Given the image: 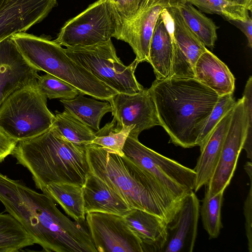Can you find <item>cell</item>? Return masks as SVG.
<instances>
[{"label":"cell","instance_id":"cell-35","mask_svg":"<svg viewBox=\"0 0 252 252\" xmlns=\"http://www.w3.org/2000/svg\"><path fill=\"white\" fill-rule=\"evenodd\" d=\"M17 142L0 130V163L11 154Z\"/></svg>","mask_w":252,"mask_h":252},{"label":"cell","instance_id":"cell-19","mask_svg":"<svg viewBox=\"0 0 252 252\" xmlns=\"http://www.w3.org/2000/svg\"><path fill=\"white\" fill-rule=\"evenodd\" d=\"M232 109L222 117L200 147V154L193 169L196 174L194 192L206 186L214 173L230 124Z\"/></svg>","mask_w":252,"mask_h":252},{"label":"cell","instance_id":"cell-11","mask_svg":"<svg viewBox=\"0 0 252 252\" xmlns=\"http://www.w3.org/2000/svg\"><path fill=\"white\" fill-rule=\"evenodd\" d=\"M86 215L88 229L97 252H142L140 239L124 217L98 212Z\"/></svg>","mask_w":252,"mask_h":252},{"label":"cell","instance_id":"cell-22","mask_svg":"<svg viewBox=\"0 0 252 252\" xmlns=\"http://www.w3.org/2000/svg\"><path fill=\"white\" fill-rule=\"evenodd\" d=\"M194 78L219 96L234 92V75L226 65L208 49L195 63Z\"/></svg>","mask_w":252,"mask_h":252},{"label":"cell","instance_id":"cell-24","mask_svg":"<svg viewBox=\"0 0 252 252\" xmlns=\"http://www.w3.org/2000/svg\"><path fill=\"white\" fill-rule=\"evenodd\" d=\"M64 108L69 110L94 130L97 131L103 116L111 112L110 103L88 98L80 94L70 99H61Z\"/></svg>","mask_w":252,"mask_h":252},{"label":"cell","instance_id":"cell-3","mask_svg":"<svg viewBox=\"0 0 252 252\" xmlns=\"http://www.w3.org/2000/svg\"><path fill=\"white\" fill-rule=\"evenodd\" d=\"M85 148L91 172L119 194L131 209L153 214L167 223L171 220L182 201L176 200L148 172L125 155L108 152L93 143Z\"/></svg>","mask_w":252,"mask_h":252},{"label":"cell","instance_id":"cell-15","mask_svg":"<svg viewBox=\"0 0 252 252\" xmlns=\"http://www.w3.org/2000/svg\"><path fill=\"white\" fill-rule=\"evenodd\" d=\"M200 204L193 191L183 199L179 209L167 223V239L162 252H191L195 243Z\"/></svg>","mask_w":252,"mask_h":252},{"label":"cell","instance_id":"cell-33","mask_svg":"<svg viewBox=\"0 0 252 252\" xmlns=\"http://www.w3.org/2000/svg\"><path fill=\"white\" fill-rule=\"evenodd\" d=\"M109 0L119 14L123 26L129 22L134 17L142 1V0Z\"/></svg>","mask_w":252,"mask_h":252},{"label":"cell","instance_id":"cell-6","mask_svg":"<svg viewBox=\"0 0 252 252\" xmlns=\"http://www.w3.org/2000/svg\"><path fill=\"white\" fill-rule=\"evenodd\" d=\"M47 99L37 81L12 93L0 106V130L17 142L47 131L55 118Z\"/></svg>","mask_w":252,"mask_h":252},{"label":"cell","instance_id":"cell-39","mask_svg":"<svg viewBox=\"0 0 252 252\" xmlns=\"http://www.w3.org/2000/svg\"><path fill=\"white\" fill-rule=\"evenodd\" d=\"M244 169L249 177H252V164L251 161H247L244 165Z\"/></svg>","mask_w":252,"mask_h":252},{"label":"cell","instance_id":"cell-17","mask_svg":"<svg viewBox=\"0 0 252 252\" xmlns=\"http://www.w3.org/2000/svg\"><path fill=\"white\" fill-rule=\"evenodd\" d=\"M167 6L159 0H142L134 17L123 26L120 40L127 43L139 63L148 62L151 38L157 21Z\"/></svg>","mask_w":252,"mask_h":252},{"label":"cell","instance_id":"cell-18","mask_svg":"<svg viewBox=\"0 0 252 252\" xmlns=\"http://www.w3.org/2000/svg\"><path fill=\"white\" fill-rule=\"evenodd\" d=\"M173 22L168 9L160 13L151 38L148 63L153 67L156 79L170 77L173 56Z\"/></svg>","mask_w":252,"mask_h":252},{"label":"cell","instance_id":"cell-5","mask_svg":"<svg viewBox=\"0 0 252 252\" xmlns=\"http://www.w3.org/2000/svg\"><path fill=\"white\" fill-rule=\"evenodd\" d=\"M10 38L33 67L63 80L82 94L107 101L118 94L74 61L54 41L26 32L13 34Z\"/></svg>","mask_w":252,"mask_h":252},{"label":"cell","instance_id":"cell-26","mask_svg":"<svg viewBox=\"0 0 252 252\" xmlns=\"http://www.w3.org/2000/svg\"><path fill=\"white\" fill-rule=\"evenodd\" d=\"M52 125L61 134L75 144L86 146L95 138L94 130L75 115L64 108L62 112L55 111Z\"/></svg>","mask_w":252,"mask_h":252},{"label":"cell","instance_id":"cell-37","mask_svg":"<svg viewBox=\"0 0 252 252\" xmlns=\"http://www.w3.org/2000/svg\"><path fill=\"white\" fill-rule=\"evenodd\" d=\"M229 2H233L242 5L246 8L249 11L252 12V0H226Z\"/></svg>","mask_w":252,"mask_h":252},{"label":"cell","instance_id":"cell-29","mask_svg":"<svg viewBox=\"0 0 252 252\" xmlns=\"http://www.w3.org/2000/svg\"><path fill=\"white\" fill-rule=\"evenodd\" d=\"M223 192H220L212 197L205 193L200 207L203 226L210 239L218 238L222 228L221 210Z\"/></svg>","mask_w":252,"mask_h":252},{"label":"cell","instance_id":"cell-16","mask_svg":"<svg viewBox=\"0 0 252 252\" xmlns=\"http://www.w3.org/2000/svg\"><path fill=\"white\" fill-rule=\"evenodd\" d=\"M37 72L23 57L10 36L0 42V106L12 93L36 81Z\"/></svg>","mask_w":252,"mask_h":252},{"label":"cell","instance_id":"cell-13","mask_svg":"<svg viewBox=\"0 0 252 252\" xmlns=\"http://www.w3.org/2000/svg\"><path fill=\"white\" fill-rule=\"evenodd\" d=\"M57 0H0V42L42 21Z\"/></svg>","mask_w":252,"mask_h":252},{"label":"cell","instance_id":"cell-14","mask_svg":"<svg viewBox=\"0 0 252 252\" xmlns=\"http://www.w3.org/2000/svg\"><path fill=\"white\" fill-rule=\"evenodd\" d=\"M167 9L173 22V56L170 77L194 78L195 63L207 49L188 26L176 7Z\"/></svg>","mask_w":252,"mask_h":252},{"label":"cell","instance_id":"cell-36","mask_svg":"<svg viewBox=\"0 0 252 252\" xmlns=\"http://www.w3.org/2000/svg\"><path fill=\"white\" fill-rule=\"evenodd\" d=\"M228 21L239 28L246 35L248 39V46L252 47V20L250 16L245 21L228 20Z\"/></svg>","mask_w":252,"mask_h":252},{"label":"cell","instance_id":"cell-38","mask_svg":"<svg viewBox=\"0 0 252 252\" xmlns=\"http://www.w3.org/2000/svg\"><path fill=\"white\" fill-rule=\"evenodd\" d=\"M166 3L168 7H175L179 3L184 2V0H160Z\"/></svg>","mask_w":252,"mask_h":252},{"label":"cell","instance_id":"cell-31","mask_svg":"<svg viewBox=\"0 0 252 252\" xmlns=\"http://www.w3.org/2000/svg\"><path fill=\"white\" fill-rule=\"evenodd\" d=\"M37 84L42 94L49 99H70L81 94L75 87L48 73L39 76Z\"/></svg>","mask_w":252,"mask_h":252},{"label":"cell","instance_id":"cell-30","mask_svg":"<svg viewBox=\"0 0 252 252\" xmlns=\"http://www.w3.org/2000/svg\"><path fill=\"white\" fill-rule=\"evenodd\" d=\"M209 14H217L228 20L245 21L250 16L244 6L226 0H184Z\"/></svg>","mask_w":252,"mask_h":252},{"label":"cell","instance_id":"cell-34","mask_svg":"<svg viewBox=\"0 0 252 252\" xmlns=\"http://www.w3.org/2000/svg\"><path fill=\"white\" fill-rule=\"evenodd\" d=\"M250 189L244 204V215L245 220L246 235L248 241V248L252 252V177H250Z\"/></svg>","mask_w":252,"mask_h":252},{"label":"cell","instance_id":"cell-25","mask_svg":"<svg viewBox=\"0 0 252 252\" xmlns=\"http://www.w3.org/2000/svg\"><path fill=\"white\" fill-rule=\"evenodd\" d=\"M175 7L203 45L213 48L217 39L218 27L212 20L190 3L182 2Z\"/></svg>","mask_w":252,"mask_h":252},{"label":"cell","instance_id":"cell-12","mask_svg":"<svg viewBox=\"0 0 252 252\" xmlns=\"http://www.w3.org/2000/svg\"><path fill=\"white\" fill-rule=\"evenodd\" d=\"M118 126L130 127L128 136L138 139L140 133L160 126L156 106L149 89L134 94L118 93L107 100Z\"/></svg>","mask_w":252,"mask_h":252},{"label":"cell","instance_id":"cell-2","mask_svg":"<svg viewBox=\"0 0 252 252\" xmlns=\"http://www.w3.org/2000/svg\"><path fill=\"white\" fill-rule=\"evenodd\" d=\"M149 89L169 142L184 148L196 146L220 96L191 78L156 79Z\"/></svg>","mask_w":252,"mask_h":252},{"label":"cell","instance_id":"cell-27","mask_svg":"<svg viewBox=\"0 0 252 252\" xmlns=\"http://www.w3.org/2000/svg\"><path fill=\"white\" fill-rule=\"evenodd\" d=\"M34 244L21 223L10 214L0 213V252H16Z\"/></svg>","mask_w":252,"mask_h":252},{"label":"cell","instance_id":"cell-20","mask_svg":"<svg viewBox=\"0 0 252 252\" xmlns=\"http://www.w3.org/2000/svg\"><path fill=\"white\" fill-rule=\"evenodd\" d=\"M132 232L141 240L142 252H162L167 239V222L140 209H131L124 217Z\"/></svg>","mask_w":252,"mask_h":252},{"label":"cell","instance_id":"cell-23","mask_svg":"<svg viewBox=\"0 0 252 252\" xmlns=\"http://www.w3.org/2000/svg\"><path fill=\"white\" fill-rule=\"evenodd\" d=\"M58 203L66 214L78 222H84V210L82 187L64 183H52L43 192Z\"/></svg>","mask_w":252,"mask_h":252},{"label":"cell","instance_id":"cell-9","mask_svg":"<svg viewBox=\"0 0 252 252\" xmlns=\"http://www.w3.org/2000/svg\"><path fill=\"white\" fill-rule=\"evenodd\" d=\"M123 152L125 156L148 172L176 200L193 191L196 174L193 169L164 157L128 136Z\"/></svg>","mask_w":252,"mask_h":252},{"label":"cell","instance_id":"cell-4","mask_svg":"<svg viewBox=\"0 0 252 252\" xmlns=\"http://www.w3.org/2000/svg\"><path fill=\"white\" fill-rule=\"evenodd\" d=\"M11 155L30 172L35 187L43 192L52 183L82 187L91 173L85 146L69 141L52 126L17 142Z\"/></svg>","mask_w":252,"mask_h":252},{"label":"cell","instance_id":"cell-10","mask_svg":"<svg viewBox=\"0 0 252 252\" xmlns=\"http://www.w3.org/2000/svg\"><path fill=\"white\" fill-rule=\"evenodd\" d=\"M248 128L252 131V122L248 120L243 97L236 101L221 154L214 173L207 186L205 193L212 197L224 191L229 185L243 149Z\"/></svg>","mask_w":252,"mask_h":252},{"label":"cell","instance_id":"cell-7","mask_svg":"<svg viewBox=\"0 0 252 252\" xmlns=\"http://www.w3.org/2000/svg\"><path fill=\"white\" fill-rule=\"evenodd\" d=\"M65 50L74 61L118 93L134 94L144 89L134 75L139 63L135 59L129 65H124L111 39L91 46L66 47Z\"/></svg>","mask_w":252,"mask_h":252},{"label":"cell","instance_id":"cell-8","mask_svg":"<svg viewBox=\"0 0 252 252\" xmlns=\"http://www.w3.org/2000/svg\"><path fill=\"white\" fill-rule=\"evenodd\" d=\"M123 24L109 0H98L66 22L53 40L61 46H87L120 40Z\"/></svg>","mask_w":252,"mask_h":252},{"label":"cell","instance_id":"cell-28","mask_svg":"<svg viewBox=\"0 0 252 252\" xmlns=\"http://www.w3.org/2000/svg\"><path fill=\"white\" fill-rule=\"evenodd\" d=\"M131 130L130 127L118 126L116 120L113 119L111 122L95 132V138L92 143L102 147L108 152L123 156V147Z\"/></svg>","mask_w":252,"mask_h":252},{"label":"cell","instance_id":"cell-21","mask_svg":"<svg viewBox=\"0 0 252 252\" xmlns=\"http://www.w3.org/2000/svg\"><path fill=\"white\" fill-rule=\"evenodd\" d=\"M84 210L124 217L131 210L126 202L104 182L92 172L82 186Z\"/></svg>","mask_w":252,"mask_h":252},{"label":"cell","instance_id":"cell-32","mask_svg":"<svg viewBox=\"0 0 252 252\" xmlns=\"http://www.w3.org/2000/svg\"><path fill=\"white\" fill-rule=\"evenodd\" d=\"M233 93L220 96L198 138L197 146L200 147L222 117L234 106Z\"/></svg>","mask_w":252,"mask_h":252},{"label":"cell","instance_id":"cell-1","mask_svg":"<svg viewBox=\"0 0 252 252\" xmlns=\"http://www.w3.org/2000/svg\"><path fill=\"white\" fill-rule=\"evenodd\" d=\"M0 201L23 226L34 244L47 252H96L88 230L72 221L45 193L0 172Z\"/></svg>","mask_w":252,"mask_h":252}]
</instances>
